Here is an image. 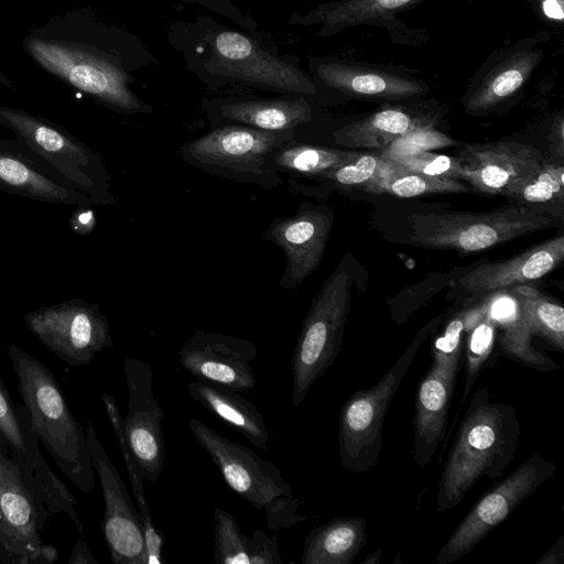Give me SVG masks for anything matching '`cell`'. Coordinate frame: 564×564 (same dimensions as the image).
I'll list each match as a JSON object with an SVG mask.
<instances>
[{"instance_id":"cell-33","label":"cell","mask_w":564,"mask_h":564,"mask_svg":"<svg viewBox=\"0 0 564 564\" xmlns=\"http://www.w3.org/2000/svg\"><path fill=\"white\" fill-rule=\"evenodd\" d=\"M520 206L541 210L552 218L563 216L564 167L562 163L542 161L536 171L507 195Z\"/></svg>"},{"instance_id":"cell-40","label":"cell","mask_w":564,"mask_h":564,"mask_svg":"<svg viewBox=\"0 0 564 564\" xmlns=\"http://www.w3.org/2000/svg\"><path fill=\"white\" fill-rule=\"evenodd\" d=\"M454 143L449 137L431 128H424L402 137L382 149L380 153L387 159L417 151H429L432 148L447 147Z\"/></svg>"},{"instance_id":"cell-19","label":"cell","mask_w":564,"mask_h":564,"mask_svg":"<svg viewBox=\"0 0 564 564\" xmlns=\"http://www.w3.org/2000/svg\"><path fill=\"white\" fill-rule=\"evenodd\" d=\"M123 372L129 398L123 417L126 441L143 478L156 481L165 457L162 431L165 413L153 392L152 369L144 360L127 357Z\"/></svg>"},{"instance_id":"cell-6","label":"cell","mask_w":564,"mask_h":564,"mask_svg":"<svg viewBox=\"0 0 564 564\" xmlns=\"http://www.w3.org/2000/svg\"><path fill=\"white\" fill-rule=\"evenodd\" d=\"M436 326L437 322L434 321L423 327L375 386L355 391L343 404L338 425V447L344 468L364 474L376 467L382 447L383 421L391 400L420 346Z\"/></svg>"},{"instance_id":"cell-39","label":"cell","mask_w":564,"mask_h":564,"mask_svg":"<svg viewBox=\"0 0 564 564\" xmlns=\"http://www.w3.org/2000/svg\"><path fill=\"white\" fill-rule=\"evenodd\" d=\"M389 160L411 172L430 176L452 177L460 181L462 162L458 156H449L431 151H417Z\"/></svg>"},{"instance_id":"cell-17","label":"cell","mask_w":564,"mask_h":564,"mask_svg":"<svg viewBox=\"0 0 564 564\" xmlns=\"http://www.w3.org/2000/svg\"><path fill=\"white\" fill-rule=\"evenodd\" d=\"M310 68L315 84L349 99L403 101L430 91L429 84L414 76V69L393 64L314 57Z\"/></svg>"},{"instance_id":"cell-32","label":"cell","mask_w":564,"mask_h":564,"mask_svg":"<svg viewBox=\"0 0 564 564\" xmlns=\"http://www.w3.org/2000/svg\"><path fill=\"white\" fill-rule=\"evenodd\" d=\"M354 153L293 140L275 150L273 165L279 174L288 175L289 180H312L347 161Z\"/></svg>"},{"instance_id":"cell-44","label":"cell","mask_w":564,"mask_h":564,"mask_svg":"<svg viewBox=\"0 0 564 564\" xmlns=\"http://www.w3.org/2000/svg\"><path fill=\"white\" fill-rule=\"evenodd\" d=\"M69 564H99L82 539L77 540L68 560Z\"/></svg>"},{"instance_id":"cell-26","label":"cell","mask_w":564,"mask_h":564,"mask_svg":"<svg viewBox=\"0 0 564 564\" xmlns=\"http://www.w3.org/2000/svg\"><path fill=\"white\" fill-rule=\"evenodd\" d=\"M564 259V237L557 236L501 262L484 263L465 274L460 285L474 294H488L539 280Z\"/></svg>"},{"instance_id":"cell-3","label":"cell","mask_w":564,"mask_h":564,"mask_svg":"<svg viewBox=\"0 0 564 564\" xmlns=\"http://www.w3.org/2000/svg\"><path fill=\"white\" fill-rule=\"evenodd\" d=\"M300 140L294 131H264L239 124L213 128L180 145V159L206 174L263 189L282 185L283 177L273 165L276 149Z\"/></svg>"},{"instance_id":"cell-22","label":"cell","mask_w":564,"mask_h":564,"mask_svg":"<svg viewBox=\"0 0 564 564\" xmlns=\"http://www.w3.org/2000/svg\"><path fill=\"white\" fill-rule=\"evenodd\" d=\"M256 345L216 332L196 330L180 348L181 366L195 379L246 392L254 388Z\"/></svg>"},{"instance_id":"cell-15","label":"cell","mask_w":564,"mask_h":564,"mask_svg":"<svg viewBox=\"0 0 564 564\" xmlns=\"http://www.w3.org/2000/svg\"><path fill=\"white\" fill-rule=\"evenodd\" d=\"M45 523L17 466L0 451V563L56 562L57 550L41 536Z\"/></svg>"},{"instance_id":"cell-34","label":"cell","mask_w":564,"mask_h":564,"mask_svg":"<svg viewBox=\"0 0 564 564\" xmlns=\"http://www.w3.org/2000/svg\"><path fill=\"white\" fill-rule=\"evenodd\" d=\"M497 337V325L487 311L485 299L474 306L466 308L465 354L466 377L462 397L465 404L474 384L488 361Z\"/></svg>"},{"instance_id":"cell-30","label":"cell","mask_w":564,"mask_h":564,"mask_svg":"<svg viewBox=\"0 0 564 564\" xmlns=\"http://www.w3.org/2000/svg\"><path fill=\"white\" fill-rule=\"evenodd\" d=\"M367 522L360 517L335 518L310 530L303 564H351L367 543Z\"/></svg>"},{"instance_id":"cell-21","label":"cell","mask_w":564,"mask_h":564,"mask_svg":"<svg viewBox=\"0 0 564 564\" xmlns=\"http://www.w3.org/2000/svg\"><path fill=\"white\" fill-rule=\"evenodd\" d=\"M333 215L323 205L303 202L292 216L275 217L263 239L279 247L285 265L279 282L284 290H295L321 264L330 235Z\"/></svg>"},{"instance_id":"cell-23","label":"cell","mask_w":564,"mask_h":564,"mask_svg":"<svg viewBox=\"0 0 564 564\" xmlns=\"http://www.w3.org/2000/svg\"><path fill=\"white\" fill-rule=\"evenodd\" d=\"M457 156L462 162L460 181L479 192L503 196L543 161L538 149L513 141L465 144Z\"/></svg>"},{"instance_id":"cell-14","label":"cell","mask_w":564,"mask_h":564,"mask_svg":"<svg viewBox=\"0 0 564 564\" xmlns=\"http://www.w3.org/2000/svg\"><path fill=\"white\" fill-rule=\"evenodd\" d=\"M28 48L55 76L124 113L152 112L128 85V76L98 53L65 43L32 40Z\"/></svg>"},{"instance_id":"cell-10","label":"cell","mask_w":564,"mask_h":564,"mask_svg":"<svg viewBox=\"0 0 564 564\" xmlns=\"http://www.w3.org/2000/svg\"><path fill=\"white\" fill-rule=\"evenodd\" d=\"M0 434L9 445L10 458L33 495L43 517L47 520L51 516L64 513L84 536L85 525L78 514L75 497L44 459L25 405H15L12 402L1 377Z\"/></svg>"},{"instance_id":"cell-43","label":"cell","mask_w":564,"mask_h":564,"mask_svg":"<svg viewBox=\"0 0 564 564\" xmlns=\"http://www.w3.org/2000/svg\"><path fill=\"white\" fill-rule=\"evenodd\" d=\"M91 206H77L73 213L69 226L77 235H87L96 224Z\"/></svg>"},{"instance_id":"cell-9","label":"cell","mask_w":564,"mask_h":564,"mask_svg":"<svg viewBox=\"0 0 564 564\" xmlns=\"http://www.w3.org/2000/svg\"><path fill=\"white\" fill-rule=\"evenodd\" d=\"M466 308L457 312L432 344V365L421 379L413 419V458L420 469L433 459L446 434L448 414L460 369Z\"/></svg>"},{"instance_id":"cell-25","label":"cell","mask_w":564,"mask_h":564,"mask_svg":"<svg viewBox=\"0 0 564 564\" xmlns=\"http://www.w3.org/2000/svg\"><path fill=\"white\" fill-rule=\"evenodd\" d=\"M204 109L213 128L239 124L264 131L297 133L314 119L313 106L304 96L215 100L206 102Z\"/></svg>"},{"instance_id":"cell-24","label":"cell","mask_w":564,"mask_h":564,"mask_svg":"<svg viewBox=\"0 0 564 564\" xmlns=\"http://www.w3.org/2000/svg\"><path fill=\"white\" fill-rule=\"evenodd\" d=\"M0 189L43 203L95 205L90 197L65 184L15 139L0 138Z\"/></svg>"},{"instance_id":"cell-7","label":"cell","mask_w":564,"mask_h":564,"mask_svg":"<svg viewBox=\"0 0 564 564\" xmlns=\"http://www.w3.org/2000/svg\"><path fill=\"white\" fill-rule=\"evenodd\" d=\"M553 225L551 216L520 205L489 213L420 214L411 217L410 241L429 249L478 252Z\"/></svg>"},{"instance_id":"cell-35","label":"cell","mask_w":564,"mask_h":564,"mask_svg":"<svg viewBox=\"0 0 564 564\" xmlns=\"http://www.w3.org/2000/svg\"><path fill=\"white\" fill-rule=\"evenodd\" d=\"M518 297L532 335H539L553 347L564 350V308L534 288L520 284L510 288Z\"/></svg>"},{"instance_id":"cell-45","label":"cell","mask_w":564,"mask_h":564,"mask_svg":"<svg viewBox=\"0 0 564 564\" xmlns=\"http://www.w3.org/2000/svg\"><path fill=\"white\" fill-rule=\"evenodd\" d=\"M564 562V538L561 536L547 551L538 560V564H563Z\"/></svg>"},{"instance_id":"cell-27","label":"cell","mask_w":564,"mask_h":564,"mask_svg":"<svg viewBox=\"0 0 564 564\" xmlns=\"http://www.w3.org/2000/svg\"><path fill=\"white\" fill-rule=\"evenodd\" d=\"M434 116L427 109L387 106L333 131L336 144L351 149H384L409 133L431 128Z\"/></svg>"},{"instance_id":"cell-46","label":"cell","mask_w":564,"mask_h":564,"mask_svg":"<svg viewBox=\"0 0 564 564\" xmlns=\"http://www.w3.org/2000/svg\"><path fill=\"white\" fill-rule=\"evenodd\" d=\"M551 140L553 144L557 148V152L560 156H563V148H564V119L563 115H558L552 122L551 126Z\"/></svg>"},{"instance_id":"cell-47","label":"cell","mask_w":564,"mask_h":564,"mask_svg":"<svg viewBox=\"0 0 564 564\" xmlns=\"http://www.w3.org/2000/svg\"><path fill=\"white\" fill-rule=\"evenodd\" d=\"M380 557H381V550L378 549L373 552H371L370 554H368L361 562L360 564H378L380 562Z\"/></svg>"},{"instance_id":"cell-5","label":"cell","mask_w":564,"mask_h":564,"mask_svg":"<svg viewBox=\"0 0 564 564\" xmlns=\"http://www.w3.org/2000/svg\"><path fill=\"white\" fill-rule=\"evenodd\" d=\"M0 124L65 184L90 197L95 205H113L110 175L89 145L44 118L0 105Z\"/></svg>"},{"instance_id":"cell-41","label":"cell","mask_w":564,"mask_h":564,"mask_svg":"<svg viewBox=\"0 0 564 564\" xmlns=\"http://www.w3.org/2000/svg\"><path fill=\"white\" fill-rule=\"evenodd\" d=\"M251 564H282L278 536L256 529L251 536Z\"/></svg>"},{"instance_id":"cell-12","label":"cell","mask_w":564,"mask_h":564,"mask_svg":"<svg viewBox=\"0 0 564 564\" xmlns=\"http://www.w3.org/2000/svg\"><path fill=\"white\" fill-rule=\"evenodd\" d=\"M208 72L218 79L314 97L317 86L295 64L285 62L236 31L221 30L209 40Z\"/></svg>"},{"instance_id":"cell-36","label":"cell","mask_w":564,"mask_h":564,"mask_svg":"<svg viewBox=\"0 0 564 564\" xmlns=\"http://www.w3.org/2000/svg\"><path fill=\"white\" fill-rule=\"evenodd\" d=\"M361 188L369 193L389 194L402 198L469 191L459 180L411 172L400 165L390 174L375 178L362 185Z\"/></svg>"},{"instance_id":"cell-31","label":"cell","mask_w":564,"mask_h":564,"mask_svg":"<svg viewBox=\"0 0 564 564\" xmlns=\"http://www.w3.org/2000/svg\"><path fill=\"white\" fill-rule=\"evenodd\" d=\"M101 401L105 405L109 422L117 437L123 462L129 474L131 488L137 499L138 510L141 514L145 540L147 564H161L163 563L162 550L164 545V535L160 530L156 529L148 507L142 484L144 478L139 469L137 462L129 451L123 432V417L113 395L104 393L101 395Z\"/></svg>"},{"instance_id":"cell-8","label":"cell","mask_w":564,"mask_h":564,"mask_svg":"<svg viewBox=\"0 0 564 564\" xmlns=\"http://www.w3.org/2000/svg\"><path fill=\"white\" fill-rule=\"evenodd\" d=\"M351 278L344 261L313 297L294 347L292 401L299 405L313 383L334 364L350 311Z\"/></svg>"},{"instance_id":"cell-42","label":"cell","mask_w":564,"mask_h":564,"mask_svg":"<svg viewBox=\"0 0 564 564\" xmlns=\"http://www.w3.org/2000/svg\"><path fill=\"white\" fill-rule=\"evenodd\" d=\"M535 14L561 26L564 19V0H528Z\"/></svg>"},{"instance_id":"cell-20","label":"cell","mask_w":564,"mask_h":564,"mask_svg":"<svg viewBox=\"0 0 564 564\" xmlns=\"http://www.w3.org/2000/svg\"><path fill=\"white\" fill-rule=\"evenodd\" d=\"M429 0H330L308 10L294 13L289 23L321 25L317 35L333 36L355 26L382 28L394 44L421 46L430 36L423 28H409L399 14Z\"/></svg>"},{"instance_id":"cell-4","label":"cell","mask_w":564,"mask_h":564,"mask_svg":"<svg viewBox=\"0 0 564 564\" xmlns=\"http://www.w3.org/2000/svg\"><path fill=\"white\" fill-rule=\"evenodd\" d=\"M189 430L206 451L228 487L257 510H264L270 530L289 529L305 520L300 500L272 462L192 419Z\"/></svg>"},{"instance_id":"cell-28","label":"cell","mask_w":564,"mask_h":564,"mask_svg":"<svg viewBox=\"0 0 564 564\" xmlns=\"http://www.w3.org/2000/svg\"><path fill=\"white\" fill-rule=\"evenodd\" d=\"M486 295L488 314L501 329L499 344L502 354L538 371L557 370L558 366L550 357L532 347V333L512 290L501 289Z\"/></svg>"},{"instance_id":"cell-29","label":"cell","mask_w":564,"mask_h":564,"mask_svg":"<svg viewBox=\"0 0 564 564\" xmlns=\"http://www.w3.org/2000/svg\"><path fill=\"white\" fill-rule=\"evenodd\" d=\"M187 388L193 400L242 434L252 445L269 451L270 435L264 419L241 392L202 380L189 382Z\"/></svg>"},{"instance_id":"cell-2","label":"cell","mask_w":564,"mask_h":564,"mask_svg":"<svg viewBox=\"0 0 564 564\" xmlns=\"http://www.w3.org/2000/svg\"><path fill=\"white\" fill-rule=\"evenodd\" d=\"M8 354L33 433L64 476L83 494L95 486L86 431L73 415L56 377L44 364L10 345Z\"/></svg>"},{"instance_id":"cell-1","label":"cell","mask_w":564,"mask_h":564,"mask_svg":"<svg viewBox=\"0 0 564 564\" xmlns=\"http://www.w3.org/2000/svg\"><path fill=\"white\" fill-rule=\"evenodd\" d=\"M520 423L512 404L491 401L489 389L473 395L441 475L436 509L457 506L482 477L499 478L513 460Z\"/></svg>"},{"instance_id":"cell-18","label":"cell","mask_w":564,"mask_h":564,"mask_svg":"<svg viewBox=\"0 0 564 564\" xmlns=\"http://www.w3.org/2000/svg\"><path fill=\"white\" fill-rule=\"evenodd\" d=\"M87 447L105 502L101 530L113 564H147L142 519L95 427L86 425Z\"/></svg>"},{"instance_id":"cell-13","label":"cell","mask_w":564,"mask_h":564,"mask_svg":"<svg viewBox=\"0 0 564 564\" xmlns=\"http://www.w3.org/2000/svg\"><path fill=\"white\" fill-rule=\"evenodd\" d=\"M24 322L43 346L74 367L91 364L113 346L107 316L97 304L80 299L40 307L26 313Z\"/></svg>"},{"instance_id":"cell-11","label":"cell","mask_w":564,"mask_h":564,"mask_svg":"<svg viewBox=\"0 0 564 564\" xmlns=\"http://www.w3.org/2000/svg\"><path fill=\"white\" fill-rule=\"evenodd\" d=\"M556 470L540 453L527 458L474 505L438 551L436 563L451 564L470 553Z\"/></svg>"},{"instance_id":"cell-38","label":"cell","mask_w":564,"mask_h":564,"mask_svg":"<svg viewBox=\"0 0 564 564\" xmlns=\"http://www.w3.org/2000/svg\"><path fill=\"white\" fill-rule=\"evenodd\" d=\"M214 562L216 564H251V538L240 529L227 510H214Z\"/></svg>"},{"instance_id":"cell-16","label":"cell","mask_w":564,"mask_h":564,"mask_svg":"<svg viewBox=\"0 0 564 564\" xmlns=\"http://www.w3.org/2000/svg\"><path fill=\"white\" fill-rule=\"evenodd\" d=\"M550 40L549 32L540 31L491 53L469 79L465 111L485 115L519 96L542 63Z\"/></svg>"},{"instance_id":"cell-37","label":"cell","mask_w":564,"mask_h":564,"mask_svg":"<svg viewBox=\"0 0 564 564\" xmlns=\"http://www.w3.org/2000/svg\"><path fill=\"white\" fill-rule=\"evenodd\" d=\"M399 165L381 154L359 153L341 164L312 178L337 186H362L366 183L386 176L397 170Z\"/></svg>"}]
</instances>
